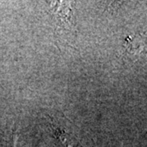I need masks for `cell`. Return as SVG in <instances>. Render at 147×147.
<instances>
[{
	"label": "cell",
	"instance_id": "cell-1",
	"mask_svg": "<svg viewBox=\"0 0 147 147\" xmlns=\"http://www.w3.org/2000/svg\"><path fill=\"white\" fill-rule=\"evenodd\" d=\"M51 125L53 127L55 135L65 146L81 147L78 139L73 135V132H71V131L66 127H64V123H59L58 122H51Z\"/></svg>",
	"mask_w": 147,
	"mask_h": 147
},
{
	"label": "cell",
	"instance_id": "cell-2",
	"mask_svg": "<svg viewBox=\"0 0 147 147\" xmlns=\"http://www.w3.org/2000/svg\"><path fill=\"white\" fill-rule=\"evenodd\" d=\"M143 37H129L127 39V50L131 54H139L142 51L145 43H143Z\"/></svg>",
	"mask_w": 147,
	"mask_h": 147
},
{
	"label": "cell",
	"instance_id": "cell-3",
	"mask_svg": "<svg viewBox=\"0 0 147 147\" xmlns=\"http://www.w3.org/2000/svg\"><path fill=\"white\" fill-rule=\"evenodd\" d=\"M16 134L15 131H13L11 134L9 140L7 142V145L4 147H16Z\"/></svg>",
	"mask_w": 147,
	"mask_h": 147
}]
</instances>
